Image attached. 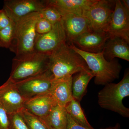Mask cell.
Here are the masks:
<instances>
[{
  "instance_id": "obj_1",
  "label": "cell",
  "mask_w": 129,
  "mask_h": 129,
  "mask_svg": "<svg viewBox=\"0 0 129 129\" xmlns=\"http://www.w3.org/2000/svg\"><path fill=\"white\" fill-rule=\"evenodd\" d=\"M48 69L55 79L70 78L83 71L90 72L83 58L67 42L49 56Z\"/></svg>"
},
{
  "instance_id": "obj_2",
  "label": "cell",
  "mask_w": 129,
  "mask_h": 129,
  "mask_svg": "<svg viewBox=\"0 0 129 129\" xmlns=\"http://www.w3.org/2000/svg\"><path fill=\"white\" fill-rule=\"evenodd\" d=\"M69 45L84 60L95 77L96 84L105 85L119 77L122 67L116 59L108 61L102 52L98 53H89L80 50L73 44Z\"/></svg>"
},
{
  "instance_id": "obj_3",
  "label": "cell",
  "mask_w": 129,
  "mask_h": 129,
  "mask_svg": "<svg viewBox=\"0 0 129 129\" xmlns=\"http://www.w3.org/2000/svg\"><path fill=\"white\" fill-rule=\"evenodd\" d=\"M40 17V12L33 13L15 23L14 36L9 49L16 56L34 52L36 24Z\"/></svg>"
},
{
  "instance_id": "obj_4",
  "label": "cell",
  "mask_w": 129,
  "mask_h": 129,
  "mask_svg": "<svg viewBox=\"0 0 129 129\" xmlns=\"http://www.w3.org/2000/svg\"><path fill=\"white\" fill-rule=\"evenodd\" d=\"M49 56L36 52L16 56L8 80L16 83L36 76L48 69Z\"/></svg>"
},
{
  "instance_id": "obj_5",
  "label": "cell",
  "mask_w": 129,
  "mask_h": 129,
  "mask_svg": "<svg viewBox=\"0 0 129 129\" xmlns=\"http://www.w3.org/2000/svg\"><path fill=\"white\" fill-rule=\"evenodd\" d=\"M129 96V73L127 71L119 83H108L98 94L101 107L115 112L122 117H129V109L123 104L124 98Z\"/></svg>"
},
{
  "instance_id": "obj_6",
  "label": "cell",
  "mask_w": 129,
  "mask_h": 129,
  "mask_svg": "<svg viewBox=\"0 0 129 129\" xmlns=\"http://www.w3.org/2000/svg\"><path fill=\"white\" fill-rule=\"evenodd\" d=\"M115 6V1L97 0L82 15L88 19L92 30L105 32Z\"/></svg>"
},
{
  "instance_id": "obj_7",
  "label": "cell",
  "mask_w": 129,
  "mask_h": 129,
  "mask_svg": "<svg viewBox=\"0 0 129 129\" xmlns=\"http://www.w3.org/2000/svg\"><path fill=\"white\" fill-rule=\"evenodd\" d=\"M53 75L49 69L36 76L13 83L17 89L26 100L49 93Z\"/></svg>"
},
{
  "instance_id": "obj_8",
  "label": "cell",
  "mask_w": 129,
  "mask_h": 129,
  "mask_svg": "<svg viewBox=\"0 0 129 129\" xmlns=\"http://www.w3.org/2000/svg\"><path fill=\"white\" fill-rule=\"evenodd\" d=\"M66 42V35L61 21L54 24L50 32L44 35H36L34 52L50 56Z\"/></svg>"
},
{
  "instance_id": "obj_9",
  "label": "cell",
  "mask_w": 129,
  "mask_h": 129,
  "mask_svg": "<svg viewBox=\"0 0 129 129\" xmlns=\"http://www.w3.org/2000/svg\"><path fill=\"white\" fill-rule=\"evenodd\" d=\"M105 32L110 37H121L129 43V12L120 0L115 1L114 10Z\"/></svg>"
},
{
  "instance_id": "obj_10",
  "label": "cell",
  "mask_w": 129,
  "mask_h": 129,
  "mask_svg": "<svg viewBox=\"0 0 129 129\" xmlns=\"http://www.w3.org/2000/svg\"><path fill=\"white\" fill-rule=\"evenodd\" d=\"M46 7L45 1L41 0H6L3 9L13 22L33 13L40 12Z\"/></svg>"
},
{
  "instance_id": "obj_11",
  "label": "cell",
  "mask_w": 129,
  "mask_h": 129,
  "mask_svg": "<svg viewBox=\"0 0 129 129\" xmlns=\"http://www.w3.org/2000/svg\"><path fill=\"white\" fill-rule=\"evenodd\" d=\"M61 16L66 41L68 44H73L81 35L92 30L88 19L82 15L65 13L61 14Z\"/></svg>"
},
{
  "instance_id": "obj_12",
  "label": "cell",
  "mask_w": 129,
  "mask_h": 129,
  "mask_svg": "<svg viewBox=\"0 0 129 129\" xmlns=\"http://www.w3.org/2000/svg\"><path fill=\"white\" fill-rule=\"evenodd\" d=\"M25 101L14 83L8 80L0 86V104L8 114L19 113L24 108Z\"/></svg>"
},
{
  "instance_id": "obj_13",
  "label": "cell",
  "mask_w": 129,
  "mask_h": 129,
  "mask_svg": "<svg viewBox=\"0 0 129 129\" xmlns=\"http://www.w3.org/2000/svg\"><path fill=\"white\" fill-rule=\"evenodd\" d=\"M109 35L104 31L91 30L79 36L73 44L77 48L86 52L92 53L101 52Z\"/></svg>"
},
{
  "instance_id": "obj_14",
  "label": "cell",
  "mask_w": 129,
  "mask_h": 129,
  "mask_svg": "<svg viewBox=\"0 0 129 129\" xmlns=\"http://www.w3.org/2000/svg\"><path fill=\"white\" fill-rule=\"evenodd\" d=\"M72 78L73 76L67 78L53 79L49 93L58 106L65 107L73 99Z\"/></svg>"
},
{
  "instance_id": "obj_15",
  "label": "cell",
  "mask_w": 129,
  "mask_h": 129,
  "mask_svg": "<svg viewBox=\"0 0 129 129\" xmlns=\"http://www.w3.org/2000/svg\"><path fill=\"white\" fill-rule=\"evenodd\" d=\"M56 105L54 99L48 93L27 99L24 108L34 115L43 119L48 115Z\"/></svg>"
},
{
  "instance_id": "obj_16",
  "label": "cell",
  "mask_w": 129,
  "mask_h": 129,
  "mask_svg": "<svg viewBox=\"0 0 129 129\" xmlns=\"http://www.w3.org/2000/svg\"><path fill=\"white\" fill-rule=\"evenodd\" d=\"M97 0H46V6L55 8L60 14L73 13L82 15ZM83 16V15H82Z\"/></svg>"
},
{
  "instance_id": "obj_17",
  "label": "cell",
  "mask_w": 129,
  "mask_h": 129,
  "mask_svg": "<svg viewBox=\"0 0 129 129\" xmlns=\"http://www.w3.org/2000/svg\"><path fill=\"white\" fill-rule=\"evenodd\" d=\"M129 43L121 37H110L106 42L102 52L108 61L119 58L129 61Z\"/></svg>"
},
{
  "instance_id": "obj_18",
  "label": "cell",
  "mask_w": 129,
  "mask_h": 129,
  "mask_svg": "<svg viewBox=\"0 0 129 129\" xmlns=\"http://www.w3.org/2000/svg\"><path fill=\"white\" fill-rule=\"evenodd\" d=\"M94 77L91 72L83 71L76 73L72 78V92L73 99L79 102L85 95L87 86Z\"/></svg>"
},
{
  "instance_id": "obj_19",
  "label": "cell",
  "mask_w": 129,
  "mask_h": 129,
  "mask_svg": "<svg viewBox=\"0 0 129 129\" xmlns=\"http://www.w3.org/2000/svg\"><path fill=\"white\" fill-rule=\"evenodd\" d=\"M42 119L51 129H65L68 121L66 108L57 104L47 116Z\"/></svg>"
},
{
  "instance_id": "obj_20",
  "label": "cell",
  "mask_w": 129,
  "mask_h": 129,
  "mask_svg": "<svg viewBox=\"0 0 129 129\" xmlns=\"http://www.w3.org/2000/svg\"><path fill=\"white\" fill-rule=\"evenodd\" d=\"M67 112L75 122L83 127L88 128L94 129L89 123L86 117L80 102L72 99L66 107Z\"/></svg>"
},
{
  "instance_id": "obj_21",
  "label": "cell",
  "mask_w": 129,
  "mask_h": 129,
  "mask_svg": "<svg viewBox=\"0 0 129 129\" xmlns=\"http://www.w3.org/2000/svg\"><path fill=\"white\" fill-rule=\"evenodd\" d=\"M29 129H51L45 122L24 108L19 112Z\"/></svg>"
},
{
  "instance_id": "obj_22",
  "label": "cell",
  "mask_w": 129,
  "mask_h": 129,
  "mask_svg": "<svg viewBox=\"0 0 129 129\" xmlns=\"http://www.w3.org/2000/svg\"><path fill=\"white\" fill-rule=\"evenodd\" d=\"M15 23H11L6 27L0 30V47L8 48L11 45L14 36Z\"/></svg>"
},
{
  "instance_id": "obj_23",
  "label": "cell",
  "mask_w": 129,
  "mask_h": 129,
  "mask_svg": "<svg viewBox=\"0 0 129 129\" xmlns=\"http://www.w3.org/2000/svg\"><path fill=\"white\" fill-rule=\"evenodd\" d=\"M41 17L45 19L54 25L61 21L62 16L57 10L50 6L46 7L40 12Z\"/></svg>"
},
{
  "instance_id": "obj_24",
  "label": "cell",
  "mask_w": 129,
  "mask_h": 129,
  "mask_svg": "<svg viewBox=\"0 0 129 129\" xmlns=\"http://www.w3.org/2000/svg\"><path fill=\"white\" fill-rule=\"evenodd\" d=\"M8 117L9 129H29L19 113L8 114Z\"/></svg>"
},
{
  "instance_id": "obj_25",
  "label": "cell",
  "mask_w": 129,
  "mask_h": 129,
  "mask_svg": "<svg viewBox=\"0 0 129 129\" xmlns=\"http://www.w3.org/2000/svg\"><path fill=\"white\" fill-rule=\"evenodd\" d=\"M52 24L40 17L36 24V31L38 35H42L50 32L53 28Z\"/></svg>"
},
{
  "instance_id": "obj_26",
  "label": "cell",
  "mask_w": 129,
  "mask_h": 129,
  "mask_svg": "<svg viewBox=\"0 0 129 129\" xmlns=\"http://www.w3.org/2000/svg\"><path fill=\"white\" fill-rule=\"evenodd\" d=\"M8 114L0 104V129H9Z\"/></svg>"
},
{
  "instance_id": "obj_27",
  "label": "cell",
  "mask_w": 129,
  "mask_h": 129,
  "mask_svg": "<svg viewBox=\"0 0 129 129\" xmlns=\"http://www.w3.org/2000/svg\"><path fill=\"white\" fill-rule=\"evenodd\" d=\"M11 19L5 11L2 9L0 10V30L6 27L12 22Z\"/></svg>"
},
{
  "instance_id": "obj_28",
  "label": "cell",
  "mask_w": 129,
  "mask_h": 129,
  "mask_svg": "<svg viewBox=\"0 0 129 129\" xmlns=\"http://www.w3.org/2000/svg\"><path fill=\"white\" fill-rule=\"evenodd\" d=\"M113 127H109L105 128L99 129H113ZM65 129H91L88 128L80 125L75 122L68 113V121Z\"/></svg>"
},
{
  "instance_id": "obj_29",
  "label": "cell",
  "mask_w": 129,
  "mask_h": 129,
  "mask_svg": "<svg viewBox=\"0 0 129 129\" xmlns=\"http://www.w3.org/2000/svg\"><path fill=\"white\" fill-rule=\"evenodd\" d=\"M123 6L129 12V0H123L121 1Z\"/></svg>"
},
{
  "instance_id": "obj_30",
  "label": "cell",
  "mask_w": 129,
  "mask_h": 129,
  "mask_svg": "<svg viewBox=\"0 0 129 129\" xmlns=\"http://www.w3.org/2000/svg\"><path fill=\"white\" fill-rule=\"evenodd\" d=\"M113 129H120V126L119 124L117 123L115 126L113 127Z\"/></svg>"
}]
</instances>
